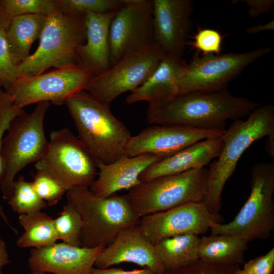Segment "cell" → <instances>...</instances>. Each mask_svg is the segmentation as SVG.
Instances as JSON below:
<instances>
[{
  "label": "cell",
  "instance_id": "29",
  "mask_svg": "<svg viewBox=\"0 0 274 274\" xmlns=\"http://www.w3.org/2000/svg\"><path fill=\"white\" fill-rule=\"evenodd\" d=\"M58 10L69 15H83L89 12L106 13L117 10L123 0H57Z\"/></svg>",
  "mask_w": 274,
  "mask_h": 274
},
{
  "label": "cell",
  "instance_id": "1",
  "mask_svg": "<svg viewBox=\"0 0 274 274\" xmlns=\"http://www.w3.org/2000/svg\"><path fill=\"white\" fill-rule=\"evenodd\" d=\"M259 104L226 90L192 91L178 95L163 107L147 109L149 123L179 125L202 130H221L227 121L248 116Z\"/></svg>",
  "mask_w": 274,
  "mask_h": 274
},
{
  "label": "cell",
  "instance_id": "28",
  "mask_svg": "<svg viewBox=\"0 0 274 274\" xmlns=\"http://www.w3.org/2000/svg\"><path fill=\"white\" fill-rule=\"evenodd\" d=\"M53 223L58 240L71 246H81L82 222L73 205L67 202L58 216L53 219Z\"/></svg>",
  "mask_w": 274,
  "mask_h": 274
},
{
  "label": "cell",
  "instance_id": "34",
  "mask_svg": "<svg viewBox=\"0 0 274 274\" xmlns=\"http://www.w3.org/2000/svg\"><path fill=\"white\" fill-rule=\"evenodd\" d=\"M238 266H224L211 264L200 259L166 272L165 274H232Z\"/></svg>",
  "mask_w": 274,
  "mask_h": 274
},
{
  "label": "cell",
  "instance_id": "14",
  "mask_svg": "<svg viewBox=\"0 0 274 274\" xmlns=\"http://www.w3.org/2000/svg\"><path fill=\"white\" fill-rule=\"evenodd\" d=\"M220 217L211 213L203 202L189 203L141 218L139 226L154 245L168 237L185 234L199 235L210 230Z\"/></svg>",
  "mask_w": 274,
  "mask_h": 274
},
{
  "label": "cell",
  "instance_id": "13",
  "mask_svg": "<svg viewBox=\"0 0 274 274\" xmlns=\"http://www.w3.org/2000/svg\"><path fill=\"white\" fill-rule=\"evenodd\" d=\"M109 33L111 66L122 57L154 43L151 0H123Z\"/></svg>",
  "mask_w": 274,
  "mask_h": 274
},
{
  "label": "cell",
  "instance_id": "10",
  "mask_svg": "<svg viewBox=\"0 0 274 274\" xmlns=\"http://www.w3.org/2000/svg\"><path fill=\"white\" fill-rule=\"evenodd\" d=\"M269 47L242 53L207 54L194 56L177 81L178 95L192 91H219L248 66L268 54Z\"/></svg>",
  "mask_w": 274,
  "mask_h": 274
},
{
  "label": "cell",
  "instance_id": "9",
  "mask_svg": "<svg viewBox=\"0 0 274 274\" xmlns=\"http://www.w3.org/2000/svg\"><path fill=\"white\" fill-rule=\"evenodd\" d=\"M35 167L51 175L67 190L89 187L98 173L96 160L67 128L51 132L47 151Z\"/></svg>",
  "mask_w": 274,
  "mask_h": 274
},
{
  "label": "cell",
  "instance_id": "21",
  "mask_svg": "<svg viewBox=\"0 0 274 274\" xmlns=\"http://www.w3.org/2000/svg\"><path fill=\"white\" fill-rule=\"evenodd\" d=\"M116 11L85 15L86 41L77 49V65L94 76L104 73L111 67L109 33Z\"/></svg>",
  "mask_w": 274,
  "mask_h": 274
},
{
  "label": "cell",
  "instance_id": "8",
  "mask_svg": "<svg viewBox=\"0 0 274 274\" xmlns=\"http://www.w3.org/2000/svg\"><path fill=\"white\" fill-rule=\"evenodd\" d=\"M209 176V169L204 167L161 176L141 182L126 195L141 218L184 204L202 202Z\"/></svg>",
  "mask_w": 274,
  "mask_h": 274
},
{
  "label": "cell",
  "instance_id": "42",
  "mask_svg": "<svg viewBox=\"0 0 274 274\" xmlns=\"http://www.w3.org/2000/svg\"><path fill=\"white\" fill-rule=\"evenodd\" d=\"M232 274H250V273L246 271L243 269L240 268L239 266H238L235 269Z\"/></svg>",
  "mask_w": 274,
  "mask_h": 274
},
{
  "label": "cell",
  "instance_id": "6",
  "mask_svg": "<svg viewBox=\"0 0 274 274\" xmlns=\"http://www.w3.org/2000/svg\"><path fill=\"white\" fill-rule=\"evenodd\" d=\"M48 101L37 104L30 113L24 110L11 122L2 141L3 173L0 184L3 198L8 200L17 174L25 166L44 156L48 141L44 127Z\"/></svg>",
  "mask_w": 274,
  "mask_h": 274
},
{
  "label": "cell",
  "instance_id": "24",
  "mask_svg": "<svg viewBox=\"0 0 274 274\" xmlns=\"http://www.w3.org/2000/svg\"><path fill=\"white\" fill-rule=\"evenodd\" d=\"M47 17L31 14L12 17L5 33L11 58L16 66L19 65L30 55L31 45L40 38Z\"/></svg>",
  "mask_w": 274,
  "mask_h": 274
},
{
  "label": "cell",
  "instance_id": "41",
  "mask_svg": "<svg viewBox=\"0 0 274 274\" xmlns=\"http://www.w3.org/2000/svg\"><path fill=\"white\" fill-rule=\"evenodd\" d=\"M9 256L4 241L0 238V274H3L4 267L9 263Z\"/></svg>",
  "mask_w": 274,
  "mask_h": 274
},
{
  "label": "cell",
  "instance_id": "32",
  "mask_svg": "<svg viewBox=\"0 0 274 274\" xmlns=\"http://www.w3.org/2000/svg\"><path fill=\"white\" fill-rule=\"evenodd\" d=\"M23 111V109L17 107L14 104L12 98L8 93L4 90H1L0 92V184L3 173L2 156L3 139L12 121ZM0 216L8 226L14 232H15L16 230L11 225L1 205Z\"/></svg>",
  "mask_w": 274,
  "mask_h": 274
},
{
  "label": "cell",
  "instance_id": "36",
  "mask_svg": "<svg viewBox=\"0 0 274 274\" xmlns=\"http://www.w3.org/2000/svg\"><path fill=\"white\" fill-rule=\"evenodd\" d=\"M243 269L250 274H273L274 248L245 263Z\"/></svg>",
  "mask_w": 274,
  "mask_h": 274
},
{
  "label": "cell",
  "instance_id": "4",
  "mask_svg": "<svg viewBox=\"0 0 274 274\" xmlns=\"http://www.w3.org/2000/svg\"><path fill=\"white\" fill-rule=\"evenodd\" d=\"M67 202L74 206L82 222L81 247H106L126 228L139 224L141 217L126 194L100 197L88 187L70 189Z\"/></svg>",
  "mask_w": 274,
  "mask_h": 274
},
{
  "label": "cell",
  "instance_id": "23",
  "mask_svg": "<svg viewBox=\"0 0 274 274\" xmlns=\"http://www.w3.org/2000/svg\"><path fill=\"white\" fill-rule=\"evenodd\" d=\"M248 242L244 238L231 234H211L200 238L198 258L204 262L224 266L244 264Z\"/></svg>",
  "mask_w": 274,
  "mask_h": 274
},
{
  "label": "cell",
  "instance_id": "39",
  "mask_svg": "<svg viewBox=\"0 0 274 274\" xmlns=\"http://www.w3.org/2000/svg\"><path fill=\"white\" fill-rule=\"evenodd\" d=\"M274 29V21H271L265 23L254 25L248 27L246 31L250 35H256L265 31L273 30Z\"/></svg>",
  "mask_w": 274,
  "mask_h": 274
},
{
  "label": "cell",
  "instance_id": "12",
  "mask_svg": "<svg viewBox=\"0 0 274 274\" xmlns=\"http://www.w3.org/2000/svg\"><path fill=\"white\" fill-rule=\"evenodd\" d=\"M165 55L155 43L128 53L104 73L93 76L84 90L110 105L120 94L130 92L143 84Z\"/></svg>",
  "mask_w": 274,
  "mask_h": 274
},
{
  "label": "cell",
  "instance_id": "2",
  "mask_svg": "<svg viewBox=\"0 0 274 274\" xmlns=\"http://www.w3.org/2000/svg\"><path fill=\"white\" fill-rule=\"evenodd\" d=\"M78 138L97 163L110 164L124 155L131 137L125 125L111 112L110 105L85 90L65 104Z\"/></svg>",
  "mask_w": 274,
  "mask_h": 274
},
{
  "label": "cell",
  "instance_id": "18",
  "mask_svg": "<svg viewBox=\"0 0 274 274\" xmlns=\"http://www.w3.org/2000/svg\"><path fill=\"white\" fill-rule=\"evenodd\" d=\"M138 224L122 231L104 249L94 267L106 268L129 262L148 268L152 274H165L164 267L156 257L154 244L144 235Z\"/></svg>",
  "mask_w": 274,
  "mask_h": 274
},
{
  "label": "cell",
  "instance_id": "30",
  "mask_svg": "<svg viewBox=\"0 0 274 274\" xmlns=\"http://www.w3.org/2000/svg\"><path fill=\"white\" fill-rule=\"evenodd\" d=\"M11 17L23 15L48 16L58 10L57 0H1Z\"/></svg>",
  "mask_w": 274,
  "mask_h": 274
},
{
  "label": "cell",
  "instance_id": "25",
  "mask_svg": "<svg viewBox=\"0 0 274 274\" xmlns=\"http://www.w3.org/2000/svg\"><path fill=\"white\" fill-rule=\"evenodd\" d=\"M199 242L198 235L185 234L164 238L155 244L156 257L165 273L198 260Z\"/></svg>",
  "mask_w": 274,
  "mask_h": 274
},
{
  "label": "cell",
  "instance_id": "16",
  "mask_svg": "<svg viewBox=\"0 0 274 274\" xmlns=\"http://www.w3.org/2000/svg\"><path fill=\"white\" fill-rule=\"evenodd\" d=\"M154 43L166 55L183 58L191 27V0H152Z\"/></svg>",
  "mask_w": 274,
  "mask_h": 274
},
{
  "label": "cell",
  "instance_id": "38",
  "mask_svg": "<svg viewBox=\"0 0 274 274\" xmlns=\"http://www.w3.org/2000/svg\"><path fill=\"white\" fill-rule=\"evenodd\" d=\"M90 274H152L148 268H142L131 270H124L121 268H99L93 267Z\"/></svg>",
  "mask_w": 274,
  "mask_h": 274
},
{
  "label": "cell",
  "instance_id": "26",
  "mask_svg": "<svg viewBox=\"0 0 274 274\" xmlns=\"http://www.w3.org/2000/svg\"><path fill=\"white\" fill-rule=\"evenodd\" d=\"M18 221L24 229L16 241L21 248H39L53 244L58 240L53 218L41 211L19 215Z\"/></svg>",
  "mask_w": 274,
  "mask_h": 274
},
{
  "label": "cell",
  "instance_id": "43",
  "mask_svg": "<svg viewBox=\"0 0 274 274\" xmlns=\"http://www.w3.org/2000/svg\"><path fill=\"white\" fill-rule=\"evenodd\" d=\"M30 274H53V273H47L42 272H31Z\"/></svg>",
  "mask_w": 274,
  "mask_h": 274
},
{
  "label": "cell",
  "instance_id": "15",
  "mask_svg": "<svg viewBox=\"0 0 274 274\" xmlns=\"http://www.w3.org/2000/svg\"><path fill=\"white\" fill-rule=\"evenodd\" d=\"M225 129L202 130L179 125H153L131 136L125 154L135 156L144 154L170 156L202 140L221 138Z\"/></svg>",
  "mask_w": 274,
  "mask_h": 274
},
{
  "label": "cell",
  "instance_id": "11",
  "mask_svg": "<svg viewBox=\"0 0 274 274\" xmlns=\"http://www.w3.org/2000/svg\"><path fill=\"white\" fill-rule=\"evenodd\" d=\"M93 76L73 65L35 76L19 77L4 91L21 109L42 101L61 105L74 95L84 90Z\"/></svg>",
  "mask_w": 274,
  "mask_h": 274
},
{
  "label": "cell",
  "instance_id": "33",
  "mask_svg": "<svg viewBox=\"0 0 274 274\" xmlns=\"http://www.w3.org/2000/svg\"><path fill=\"white\" fill-rule=\"evenodd\" d=\"M6 31H0V80L5 88L18 78V70L11 58L6 38Z\"/></svg>",
  "mask_w": 274,
  "mask_h": 274
},
{
  "label": "cell",
  "instance_id": "17",
  "mask_svg": "<svg viewBox=\"0 0 274 274\" xmlns=\"http://www.w3.org/2000/svg\"><path fill=\"white\" fill-rule=\"evenodd\" d=\"M105 247L86 248L63 242L32 248L28 260L31 272L53 274H90Z\"/></svg>",
  "mask_w": 274,
  "mask_h": 274
},
{
  "label": "cell",
  "instance_id": "37",
  "mask_svg": "<svg viewBox=\"0 0 274 274\" xmlns=\"http://www.w3.org/2000/svg\"><path fill=\"white\" fill-rule=\"evenodd\" d=\"M249 8L248 14L252 18L268 12L274 4L273 0H244Z\"/></svg>",
  "mask_w": 274,
  "mask_h": 274
},
{
  "label": "cell",
  "instance_id": "40",
  "mask_svg": "<svg viewBox=\"0 0 274 274\" xmlns=\"http://www.w3.org/2000/svg\"><path fill=\"white\" fill-rule=\"evenodd\" d=\"M12 18L6 11L0 0V31H6L7 30Z\"/></svg>",
  "mask_w": 274,
  "mask_h": 274
},
{
  "label": "cell",
  "instance_id": "3",
  "mask_svg": "<svg viewBox=\"0 0 274 274\" xmlns=\"http://www.w3.org/2000/svg\"><path fill=\"white\" fill-rule=\"evenodd\" d=\"M274 140V107L259 106L243 120L233 121L221 138L223 146L217 160L210 165L207 189L202 202L212 214L220 217L224 186L235 171L244 152L264 137Z\"/></svg>",
  "mask_w": 274,
  "mask_h": 274
},
{
  "label": "cell",
  "instance_id": "20",
  "mask_svg": "<svg viewBox=\"0 0 274 274\" xmlns=\"http://www.w3.org/2000/svg\"><path fill=\"white\" fill-rule=\"evenodd\" d=\"M187 64L183 58L166 54L150 77L130 92L125 103L145 101L149 105L148 109L163 107L178 95L177 81Z\"/></svg>",
  "mask_w": 274,
  "mask_h": 274
},
{
  "label": "cell",
  "instance_id": "31",
  "mask_svg": "<svg viewBox=\"0 0 274 274\" xmlns=\"http://www.w3.org/2000/svg\"><path fill=\"white\" fill-rule=\"evenodd\" d=\"M31 183L40 198L50 206L56 204L68 190L58 181L42 170H37Z\"/></svg>",
  "mask_w": 274,
  "mask_h": 274
},
{
  "label": "cell",
  "instance_id": "27",
  "mask_svg": "<svg viewBox=\"0 0 274 274\" xmlns=\"http://www.w3.org/2000/svg\"><path fill=\"white\" fill-rule=\"evenodd\" d=\"M7 200L19 215L41 211L48 206L37 194L31 182L26 181L22 176L14 181L12 194Z\"/></svg>",
  "mask_w": 274,
  "mask_h": 274
},
{
  "label": "cell",
  "instance_id": "5",
  "mask_svg": "<svg viewBox=\"0 0 274 274\" xmlns=\"http://www.w3.org/2000/svg\"><path fill=\"white\" fill-rule=\"evenodd\" d=\"M85 15L57 10L48 16L37 49L17 66L18 77L39 75L52 67L77 65V49L86 41Z\"/></svg>",
  "mask_w": 274,
  "mask_h": 274
},
{
  "label": "cell",
  "instance_id": "7",
  "mask_svg": "<svg viewBox=\"0 0 274 274\" xmlns=\"http://www.w3.org/2000/svg\"><path fill=\"white\" fill-rule=\"evenodd\" d=\"M250 175V193L245 204L231 221L213 222L211 234L237 235L248 242L271 235L274 230V164L257 163Z\"/></svg>",
  "mask_w": 274,
  "mask_h": 274
},
{
  "label": "cell",
  "instance_id": "22",
  "mask_svg": "<svg viewBox=\"0 0 274 274\" xmlns=\"http://www.w3.org/2000/svg\"><path fill=\"white\" fill-rule=\"evenodd\" d=\"M223 146L221 138L198 142L149 166L141 174L140 180L144 182L161 176L203 168L218 157Z\"/></svg>",
  "mask_w": 274,
  "mask_h": 274
},
{
  "label": "cell",
  "instance_id": "19",
  "mask_svg": "<svg viewBox=\"0 0 274 274\" xmlns=\"http://www.w3.org/2000/svg\"><path fill=\"white\" fill-rule=\"evenodd\" d=\"M162 155L144 154L123 156L108 164L97 163L98 173L89 187L100 197H108L122 190H130L141 183V174L149 166L166 157Z\"/></svg>",
  "mask_w": 274,
  "mask_h": 274
},
{
  "label": "cell",
  "instance_id": "44",
  "mask_svg": "<svg viewBox=\"0 0 274 274\" xmlns=\"http://www.w3.org/2000/svg\"><path fill=\"white\" fill-rule=\"evenodd\" d=\"M3 87H4V84L1 80H0V92L2 90V88Z\"/></svg>",
  "mask_w": 274,
  "mask_h": 274
},
{
  "label": "cell",
  "instance_id": "35",
  "mask_svg": "<svg viewBox=\"0 0 274 274\" xmlns=\"http://www.w3.org/2000/svg\"><path fill=\"white\" fill-rule=\"evenodd\" d=\"M222 43L220 33L212 29L200 30L194 37V46L204 54H220Z\"/></svg>",
  "mask_w": 274,
  "mask_h": 274
}]
</instances>
